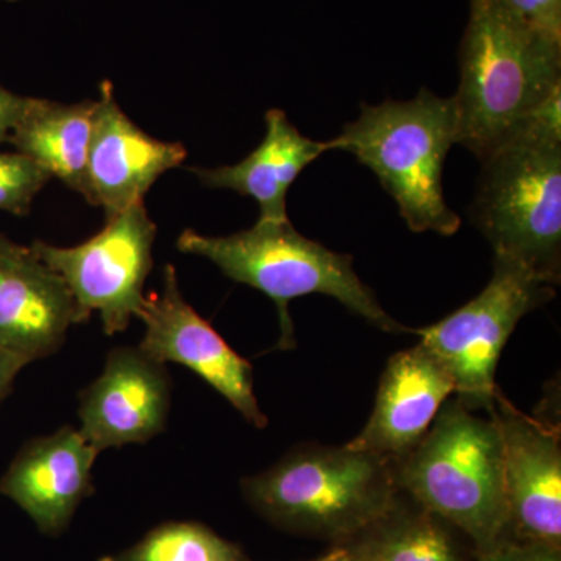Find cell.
<instances>
[{"instance_id":"obj_3","label":"cell","mask_w":561,"mask_h":561,"mask_svg":"<svg viewBox=\"0 0 561 561\" xmlns=\"http://www.w3.org/2000/svg\"><path fill=\"white\" fill-rule=\"evenodd\" d=\"M243 497L273 526L334 542L353 540L398 500L394 465L345 446L306 445L243 478Z\"/></svg>"},{"instance_id":"obj_4","label":"cell","mask_w":561,"mask_h":561,"mask_svg":"<svg viewBox=\"0 0 561 561\" xmlns=\"http://www.w3.org/2000/svg\"><path fill=\"white\" fill-rule=\"evenodd\" d=\"M398 489L474 546L490 551L508 535L504 454L496 421L453 394L415 449L394 463Z\"/></svg>"},{"instance_id":"obj_14","label":"cell","mask_w":561,"mask_h":561,"mask_svg":"<svg viewBox=\"0 0 561 561\" xmlns=\"http://www.w3.org/2000/svg\"><path fill=\"white\" fill-rule=\"evenodd\" d=\"M453 394L451 375L419 342L387 362L371 416L348 445L398 463L423 440Z\"/></svg>"},{"instance_id":"obj_27","label":"cell","mask_w":561,"mask_h":561,"mask_svg":"<svg viewBox=\"0 0 561 561\" xmlns=\"http://www.w3.org/2000/svg\"><path fill=\"white\" fill-rule=\"evenodd\" d=\"M7 2H20V0H7Z\"/></svg>"},{"instance_id":"obj_2","label":"cell","mask_w":561,"mask_h":561,"mask_svg":"<svg viewBox=\"0 0 561 561\" xmlns=\"http://www.w3.org/2000/svg\"><path fill=\"white\" fill-rule=\"evenodd\" d=\"M561 101L482 161L470 217L494 256L561 280Z\"/></svg>"},{"instance_id":"obj_23","label":"cell","mask_w":561,"mask_h":561,"mask_svg":"<svg viewBox=\"0 0 561 561\" xmlns=\"http://www.w3.org/2000/svg\"><path fill=\"white\" fill-rule=\"evenodd\" d=\"M27 102L28 98H21L0 87V144L9 140L10 133L21 119Z\"/></svg>"},{"instance_id":"obj_22","label":"cell","mask_w":561,"mask_h":561,"mask_svg":"<svg viewBox=\"0 0 561 561\" xmlns=\"http://www.w3.org/2000/svg\"><path fill=\"white\" fill-rule=\"evenodd\" d=\"M476 561H561V548L505 537L490 551L478 553Z\"/></svg>"},{"instance_id":"obj_11","label":"cell","mask_w":561,"mask_h":561,"mask_svg":"<svg viewBox=\"0 0 561 561\" xmlns=\"http://www.w3.org/2000/svg\"><path fill=\"white\" fill-rule=\"evenodd\" d=\"M171 404L168 367L139 346H117L101 376L80 393L79 431L99 453L142 445L165 431Z\"/></svg>"},{"instance_id":"obj_13","label":"cell","mask_w":561,"mask_h":561,"mask_svg":"<svg viewBox=\"0 0 561 561\" xmlns=\"http://www.w3.org/2000/svg\"><path fill=\"white\" fill-rule=\"evenodd\" d=\"M99 454L72 426L33 438L0 478V494L22 508L44 535L58 537L94 491L92 468Z\"/></svg>"},{"instance_id":"obj_26","label":"cell","mask_w":561,"mask_h":561,"mask_svg":"<svg viewBox=\"0 0 561 561\" xmlns=\"http://www.w3.org/2000/svg\"><path fill=\"white\" fill-rule=\"evenodd\" d=\"M313 561H357L353 559H348V557L342 556L341 552L335 551V549H332L328 556L321 557L319 560Z\"/></svg>"},{"instance_id":"obj_15","label":"cell","mask_w":561,"mask_h":561,"mask_svg":"<svg viewBox=\"0 0 561 561\" xmlns=\"http://www.w3.org/2000/svg\"><path fill=\"white\" fill-rule=\"evenodd\" d=\"M81 311L60 275L25 247L0 254V346L27 364L57 353Z\"/></svg>"},{"instance_id":"obj_10","label":"cell","mask_w":561,"mask_h":561,"mask_svg":"<svg viewBox=\"0 0 561 561\" xmlns=\"http://www.w3.org/2000/svg\"><path fill=\"white\" fill-rule=\"evenodd\" d=\"M489 413L504 454L507 537L561 548L560 424L526 415L502 393Z\"/></svg>"},{"instance_id":"obj_6","label":"cell","mask_w":561,"mask_h":561,"mask_svg":"<svg viewBox=\"0 0 561 561\" xmlns=\"http://www.w3.org/2000/svg\"><path fill=\"white\" fill-rule=\"evenodd\" d=\"M456 133L453 99L423 88L412 101L364 103L359 119L343 125L330 142L331 150L348 151L378 176L413 232L449 238L461 225L443 192V169Z\"/></svg>"},{"instance_id":"obj_7","label":"cell","mask_w":561,"mask_h":561,"mask_svg":"<svg viewBox=\"0 0 561 561\" xmlns=\"http://www.w3.org/2000/svg\"><path fill=\"white\" fill-rule=\"evenodd\" d=\"M553 297L551 284L494 256L493 276L478 297L446 319L412 332L451 375L456 397L471 411L489 413L501 393L496 368L502 350L519 321Z\"/></svg>"},{"instance_id":"obj_19","label":"cell","mask_w":561,"mask_h":561,"mask_svg":"<svg viewBox=\"0 0 561 561\" xmlns=\"http://www.w3.org/2000/svg\"><path fill=\"white\" fill-rule=\"evenodd\" d=\"M99 561H251L234 542L192 522L164 523L124 551Z\"/></svg>"},{"instance_id":"obj_5","label":"cell","mask_w":561,"mask_h":561,"mask_svg":"<svg viewBox=\"0 0 561 561\" xmlns=\"http://www.w3.org/2000/svg\"><path fill=\"white\" fill-rule=\"evenodd\" d=\"M176 247L267 295L278 309L280 350L295 348L289 302L312 294L334 298L379 330L412 332L383 311L375 291L354 272L353 256L305 238L289 219L257 220L250 230L230 236H203L190 228L181 232Z\"/></svg>"},{"instance_id":"obj_1","label":"cell","mask_w":561,"mask_h":561,"mask_svg":"<svg viewBox=\"0 0 561 561\" xmlns=\"http://www.w3.org/2000/svg\"><path fill=\"white\" fill-rule=\"evenodd\" d=\"M459 68L456 144L481 162L561 101V43L504 0H470Z\"/></svg>"},{"instance_id":"obj_12","label":"cell","mask_w":561,"mask_h":561,"mask_svg":"<svg viewBox=\"0 0 561 561\" xmlns=\"http://www.w3.org/2000/svg\"><path fill=\"white\" fill-rule=\"evenodd\" d=\"M186 157L183 144L140 130L116 102L113 84L103 81L92 119L84 198L101 206L106 219L144 202L162 173L179 168Z\"/></svg>"},{"instance_id":"obj_16","label":"cell","mask_w":561,"mask_h":561,"mask_svg":"<svg viewBox=\"0 0 561 561\" xmlns=\"http://www.w3.org/2000/svg\"><path fill=\"white\" fill-rule=\"evenodd\" d=\"M331 150L330 140L302 135L283 110L265 113V135L260 146L238 164L190 171L213 190H230L260 205L257 220H286L287 192L301 172Z\"/></svg>"},{"instance_id":"obj_17","label":"cell","mask_w":561,"mask_h":561,"mask_svg":"<svg viewBox=\"0 0 561 561\" xmlns=\"http://www.w3.org/2000/svg\"><path fill=\"white\" fill-rule=\"evenodd\" d=\"M94 110L95 101L66 105L28 98L7 142L84 197Z\"/></svg>"},{"instance_id":"obj_9","label":"cell","mask_w":561,"mask_h":561,"mask_svg":"<svg viewBox=\"0 0 561 561\" xmlns=\"http://www.w3.org/2000/svg\"><path fill=\"white\" fill-rule=\"evenodd\" d=\"M138 319L146 324L139 343L144 354L162 365L190 368L219 391L251 426L267 427L268 419L254 393L253 367L184 300L172 264L162 271L161 290L147 295Z\"/></svg>"},{"instance_id":"obj_24","label":"cell","mask_w":561,"mask_h":561,"mask_svg":"<svg viewBox=\"0 0 561 561\" xmlns=\"http://www.w3.org/2000/svg\"><path fill=\"white\" fill-rule=\"evenodd\" d=\"M27 362L11 351L0 346V402L5 400L13 390V383Z\"/></svg>"},{"instance_id":"obj_18","label":"cell","mask_w":561,"mask_h":561,"mask_svg":"<svg viewBox=\"0 0 561 561\" xmlns=\"http://www.w3.org/2000/svg\"><path fill=\"white\" fill-rule=\"evenodd\" d=\"M451 524L421 507L408 494L383 518L335 551L357 561H476L454 537Z\"/></svg>"},{"instance_id":"obj_8","label":"cell","mask_w":561,"mask_h":561,"mask_svg":"<svg viewBox=\"0 0 561 561\" xmlns=\"http://www.w3.org/2000/svg\"><path fill=\"white\" fill-rule=\"evenodd\" d=\"M157 224L144 202L106 219L105 228L77 247L35 241L36 260L57 273L81 311L99 312L106 335L119 334L138 319L144 286L153 267Z\"/></svg>"},{"instance_id":"obj_25","label":"cell","mask_w":561,"mask_h":561,"mask_svg":"<svg viewBox=\"0 0 561 561\" xmlns=\"http://www.w3.org/2000/svg\"><path fill=\"white\" fill-rule=\"evenodd\" d=\"M24 245H20V243L10 241L2 231H0V254L3 253H16V251L24 250Z\"/></svg>"},{"instance_id":"obj_20","label":"cell","mask_w":561,"mask_h":561,"mask_svg":"<svg viewBox=\"0 0 561 561\" xmlns=\"http://www.w3.org/2000/svg\"><path fill=\"white\" fill-rule=\"evenodd\" d=\"M51 176L27 154L0 151V210L27 216Z\"/></svg>"},{"instance_id":"obj_21","label":"cell","mask_w":561,"mask_h":561,"mask_svg":"<svg viewBox=\"0 0 561 561\" xmlns=\"http://www.w3.org/2000/svg\"><path fill=\"white\" fill-rule=\"evenodd\" d=\"M524 22L561 43V0H504Z\"/></svg>"}]
</instances>
